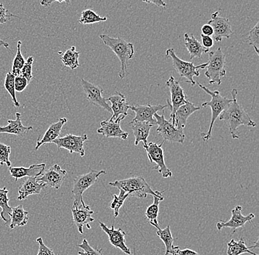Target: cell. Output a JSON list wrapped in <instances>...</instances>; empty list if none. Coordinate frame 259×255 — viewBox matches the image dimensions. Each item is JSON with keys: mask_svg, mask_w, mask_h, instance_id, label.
Wrapping results in <instances>:
<instances>
[{"mask_svg": "<svg viewBox=\"0 0 259 255\" xmlns=\"http://www.w3.org/2000/svg\"><path fill=\"white\" fill-rule=\"evenodd\" d=\"M237 93L236 88L232 90V103L219 116L220 120L225 121L228 124L230 134L233 139H239V132H238V129L240 126L244 125L251 127H255L256 126V123L250 119V116L244 111L242 106L238 103L236 99Z\"/></svg>", "mask_w": 259, "mask_h": 255, "instance_id": "1", "label": "cell"}, {"mask_svg": "<svg viewBox=\"0 0 259 255\" xmlns=\"http://www.w3.org/2000/svg\"><path fill=\"white\" fill-rule=\"evenodd\" d=\"M110 186L115 187L128 193L130 196L139 198H145L147 195L161 196L165 190L159 192L152 189L143 177H133L124 180H116L108 183Z\"/></svg>", "mask_w": 259, "mask_h": 255, "instance_id": "2", "label": "cell"}, {"mask_svg": "<svg viewBox=\"0 0 259 255\" xmlns=\"http://www.w3.org/2000/svg\"><path fill=\"white\" fill-rule=\"evenodd\" d=\"M100 38L105 45L112 50L120 61L121 69L119 72V77L122 80L125 77L127 72V63L134 58L135 53L134 44L122 39L121 37L113 38L109 35H100Z\"/></svg>", "mask_w": 259, "mask_h": 255, "instance_id": "3", "label": "cell"}, {"mask_svg": "<svg viewBox=\"0 0 259 255\" xmlns=\"http://www.w3.org/2000/svg\"><path fill=\"white\" fill-rule=\"evenodd\" d=\"M196 83L205 93H208L211 96V99L209 101H205V103H202V108L210 107L211 108V120H210L208 132H202L200 134L202 139L207 143L211 138L212 130H213L214 122H216L217 119H218L219 116L223 113V111H224L228 107V106L232 103L233 99H228V98L222 96L221 93L219 91H210L209 88L204 86L200 82H196Z\"/></svg>", "mask_w": 259, "mask_h": 255, "instance_id": "4", "label": "cell"}, {"mask_svg": "<svg viewBox=\"0 0 259 255\" xmlns=\"http://www.w3.org/2000/svg\"><path fill=\"white\" fill-rule=\"evenodd\" d=\"M165 57L170 58L172 61V66L176 69L177 73L181 77L186 79V82H190L192 86L196 85V82L194 80V77L200 76L199 69H204L207 67L208 64L205 63L201 65L195 66L192 62L183 61L182 59L178 57L176 51L173 48H169L165 53Z\"/></svg>", "mask_w": 259, "mask_h": 255, "instance_id": "5", "label": "cell"}, {"mask_svg": "<svg viewBox=\"0 0 259 255\" xmlns=\"http://www.w3.org/2000/svg\"><path fill=\"white\" fill-rule=\"evenodd\" d=\"M208 62H207V70L205 77L209 80V84L217 83L221 85L222 77L226 75V56L221 48L208 53Z\"/></svg>", "mask_w": 259, "mask_h": 255, "instance_id": "6", "label": "cell"}, {"mask_svg": "<svg viewBox=\"0 0 259 255\" xmlns=\"http://www.w3.org/2000/svg\"><path fill=\"white\" fill-rule=\"evenodd\" d=\"M154 118L156 120L157 133L159 134L163 138V141H169L170 143H184L186 139V135L184 130L178 129L173 125L169 121L165 119L164 112L161 116L158 114H154Z\"/></svg>", "mask_w": 259, "mask_h": 255, "instance_id": "7", "label": "cell"}, {"mask_svg": "<svg viewBox=\"0 0 259 255\" xmlns=\"http://www.w3.org/2000/svg\"><path fill=\"white\" fill-rule=\"evenodd\" d=\"M106 174L105 170H91L89 173L77 176L73 184L72 193L74 194V202L76 204H85L82 194L85 190L95 185L102 174Z\"/></svg>", "mask_w": 259, "mask_h": 255, "instance_id": "8", "label": "cell"}, {"mask_svg": "<svg viewBox=\"0 0 259 255\" xmlns=\"http://www.w3.org/2000/svg\"><path fill=\"white\" fill-rule=\"evenodd\" d=\"M163 143L164 141L158 145L156 143L150 142L143 146V147L147 152L149 161L156 164V166L153 167L154 170L158 171V173L161 174L163 178H169L172 176V172L165 164L163 149L162 148Z\"/></svg>", "mask_w": 259, "mask_h": 255, "instance_id": "9", "label": "cell"}, {"mask_svg": "<svg viewBox=\"0 0 259 255\" xmlns=\"http://www.w3.org/2000/svg\"><path fill=\"white\" fill-rule=\"evenodd\" d=\"M166 85L169 88L170 95H171V101L169 99L166 100L168 108H169L170 112H171L170 113L169 122L175 125V114L178 108L187 103L188 99L179 82L176 81L173 76H171L169 80L166 81Z\"/></svg>", "mask_w": 259, "mask_h": 255, "instance_id": "10", "label": "cell"}, {"mask_svg": "<svg viewBox=\"0 0 259 255\" xmlns=\"http://www.w3.org/2000/svg\"><path fill=\"white\" fill-rule=\"evenodd\" d=\"M88 140L87 134L82 135H74L68 134L62 138H57L53 142L59 148H66L70 154L77 153L81 157L85 156L84 143Z\"/></svg>", "mask_w": 259, "mask_h": 255, "instance_id": "11", "label": "cell"}, {"mask_svg": "<svg viewBox=\"0 0 259 255\" xmlns=\"http://www.w3.org/2000/svg\"><path fill=\"white\" fill-rule=\"evenodd\" d=\"M80 82L82 89L87 96V99L95 106L103 108L110 114H113L111 106L107 103L106 99L103 96V93L104 92L103 88L84 79H81Z\"/></svg>", "mask_w": 259, "mask_h": 255, "instance_id": "12", "label": "cell"}, {"mask_svg": "<svg viewBox=\"0 0 259 255\" xmlns=\"http://www.w3.org/2000/svg\"><path fill=\"white\" fill-rule=\"evenodd\" d=\"M220 12L216 11L210 16V20L208 25L211 26L213 30V38L215 41L221 42L223 38H230L233 35L231 22L228 18L220 17Z\"/></svg>", "mask_w": 259, "mask_h": 255, "instance_id": "13", "label": "cell"}, {"mask_svg": "<svg viewBox=\"0 0 259 255\" xmlns=\"http://www.w3.org/2000/svg\"><path fill=\"white\" fill-rule=\"evenodd\" d=\"M72 214L73 222L80 234H83L84 226L87 225V228L91 229L90 223L93 222L95 219L92 217L94 211L90 207L85 204L73 203Z\"/></svg>", "mask_w": 259, "mask_h": 255, "instance_id": "14", "label": "cell"}, {"mask_svg": "<svg viewBox=\"0 0 259 255\" xmlns=\"http://www.w3.org/2000/svg\"><path fill=\"white\" fill-rule=\"evenodd\" d=\"M167 108V105L165 106H162V105L151 106L150 104L147 106L135 105V106H130L129 109L136 114L135 117L134 118L132 122H147L155 126L156 125V120L154 118V114H157L158 111H163Z\"/></svg>", "mask_w": 259, "mask_h": 255, "instance_id": "15", "label": "cell"}, {"mask_svg": "<svg viewBox=\"0 0 259 255\" xmlns=\"http://www.w3.org/2000/svg\"><path fill=\"white\" fill-rule=\"evenodd\" d=\"M242 207L236 206L231 211V218L228 222L220 221L217 224V228L219 231H221L223 228H230L234 230V232L239 228H242L247 223L251 222V221L255 218V215L250 214L247 216H243L242 214Z\"/></svg>", "mask_w": 259, "mask_h": 255, "instance_id": "16", "label": "cell"}, {"mask_svg": "<svg viewBox=\"0 0 259 255\" xmlns=\"http://www.w3.org/2000/svg\"><path fill=\"white\" fill-rule=\"evenodd\" d=\"M125 116H120L115 120L108 119L103 121L100 123L101 127L97 129V133L104 135L106 138H118L121 140H126L128 138V132H124L121 130L120 122Z\"/></svg>", "mask_w": 259, "mask_h": 255, "instance_id": "17", "label": "cell"}, {"mask_svg": "<svg viewBox=\"0 0 259 255\" xmlns=\"http://www.w3.org/2000/svg\"><path fill=\"white\" fill-rule=\"evenodd\" d=\"M66 174V170H63L58 165L55 164L44 172L41 177H38L37 181L45 184L46 186L58 190L64 183Z\"/></svg>", "mask_w": 259, "mask_h": 255, "instance_id": "18", "label": "cell"}, {"mask_svg": "<svg viewBox=\"0 0 259 255\" xmlns=\"http://www.w3.org/2000/svg\"><path fill=\"white\" fill-rule=\"evenodd\" d=\"M100 227L108 235L110 243L116 248L121 249L124 254H131V249L125 244V235L124 231L121 228L115 229L114 225H112L111 228H108L104 223L100 222Z\"/></svg>", "mask_w": 259, "mask_h": 255, "instance_id": "19", "label": "cell"}, {"mask_svg": "<svg viewBox=\"0 0 259 255\" xmlns=\"http://www.w3.org/2000/svg\"><path fill=\"white\" fill-rule=\"evenodd\" d=\"M46 164H34L31 165L30 167H10L9 171L11 177L15 179V181H17L19 179L23 178V177H36L41 176L45 171Z\"/></svg>", "mask_w": 259, "mask_h": 255, "instance_id": "20", "label": "cell"}, {"mask_svg": "<svg viewBox=\"0 0 259 255\" xmlns=\"http://www.w3.org/2000/svg\"><path fill=\"white\" fill-rule=\"evenodd\" d=\"M107 101L111 103V108L112 110L113 115L111 119L115 120L120 116H127L128 115L130 105L126 100L125 96L120 92L116 91V93L110 96Z\"/></svg>", "mask_w": 259, "mask_h": 255, "instance_id": "21", "label": "cell"}, {"mask_svg": "<svg viewBox=\"0 0 259 255\" xmlns=\"http://www.w3.org/2000/svg\"><path fill=\"white\" fill-rule=\"evenodd\" d=\"M200 109H201V108L194 106L193 103L188 100L187 103L178 108L176 114H175V126L178 129L184 130L186 124H187V120L189 116L193 114L194 112L200 111Z\"/></svg>", "mask_w": 259, "mask_h": 255, "instance_id": "22", "label": "cell"}, {"mask_svg": "<svg viewBox=\"0 0 259 255\" xmlns=\"http://www.w3.org/2000/svg\"><path fill=\"white\" fill-rule=\"evenodd\" d=\"M66 122H67V119L61 118L56 123L52 124L45 132L43 138L41 139H40L39 138H38L36 146L35 148V151H37L42 145L45 144V143H53L55 140L58 138L59 135H61V130Z\"/></svg>", "mask_w": 259, "mask_h": 255, "instance_id": "23", "label": "cell"}, {"mask_svg": "<svg viewBox=\"0 0 259 255\" xmlns=\"http://www.w3.org/2000/svg\"><path fill=\"white\" fill-rule=\"evenodd\" d=\"M32 130H33L32 127H24L22 122V115L20 113H16L15 120H8L7 126L0 127V133L11 134L23 137Z\"/></svg>", "mask_w": 259, "mask_h": 255, "instance_id": "24", "label": "cell"}, {"mask_svg": "<svg viewBox=\"0 0 259 255\" xmlns=\"http://www.w3.org/2000/svg\"><path fill=\"white\" fill-rule=\"evenodd\" d=\"M45 187V184L37 181L36 177H29L19 187L18 200H24L31 195L39 194Z\"/></svg>", "mask_w": 259, "mask_h": 255, "instance_id": "25", "label": "cell"}, {"mask_svg": "<svg viewBox=\"0 0 259 255\" xmlns=\"http://www.w3.org/2000/svg\"><path fill=\"white\" fill-rule=\"evenodd\" d=\"M185 46L188 50L190 60L194 58H202V55L209 53V49H205L202 43L194 37L193 34H184Z\"/></svg>", "mask_w": 259, "mask_h": 255, "instance_id": "26", "label": "cell"}, {"mask_svg": "<svg viewBox=\"0 0 259 255\" xmlns=\"http://www.w3.org/2000/svg\"><path fill=\"white\" fill-rule=\"evenodd\" d=\"M130 126L135 137L134 145L138 146L141 141L143 142V146L147 145V138L150 135V130L153 127V124L147 122H131Z\"/></svg>", "mask_w": 259, "mask_h": 255, "instance_id": "27", "label": "cell"}, {"mask_svg": "<svg viewBox=\"0 0 259 255\" xmlns=\"http://www.w3.org/2000/svg\"><path fill=\"white\" fill-rule=\"evenodd\" d=\"M28 212L24 209V207L20 206L12 208V214L10 222V229L16 228L17 227H23L28 222Z\"/></svg>", "mask_w": 259, "mask_h": 255, "instance_id": "28", "label": "cell"}, {"mask_svg": "<svg viewBox=\"0 0 259 255\" xmlns=\"http://www.w3.org/2000/svg\"><path fill=\"white\" fill-rule=\"evenodd\" d=\"M154 201L151 206L147 208L145 212V216L150 224L155 228H158L159 224L158 222V213H159V205L163 200V196H153Z\"/></svg>", "mask_w": 259, "mask_h": 255, "instance_id": "29", "label": "cell"}, {"mask_svg": "<svg viewBox=\"0 0 259 255\" xmlns=\"http://www.w3.org/2000/svg\"><path fill=\"white\" fill-rule=\"evenodd\" d=\"M248 253L251 255H258L255 253L250 251L249 247L246 246L245 239L242 238L239 240H236L232 239L231 241L228 243V250H227V254L228 255H240Z\"/></svg>", "mask_w": 259, "mask_h": 255, "instance_id": "30", "label": "cell"}, {"mask_svg": "<svg viewBox=\"0 0 259 255\" xmlns=\"http://www.w3.org/2000/svg\"><path fill=\"white\" fill-rule=\"evenodd\" d=\"M8 193L9 191L6 187L0 188V208H2L0 216L6 224L11 222V216L12 214V208L8 205V201H9Z\"/></svg>", "mask_w": 259, "mask_h": 255, "instance_id": "31", "label": "cell"}, {"mask_svg": "<svg viewBox=\"0 0 259 255\" xmlns=\"http://www.w3.org/2000/svg\"><path fill=\"white\" fill-rule=\"evenodd\" d=\"M79 57H80V53L76 50L75 46H72L70 49L65 52L61 60L66 67L74 70L80 66Z\"/></svg>", "mask_w": 259, "mask_h": 255, "instance_id": "32", "label": "cell"}, {"mask_svg": "<svg viewBox=\"0 0 259 255\" xmlns=\"http://www.w3.org/2000/svg\"><path fill=\"white\" fill-rule=\"evenodd\" d=\"M156 235L159 237L163 243H164L166 250H165V255L171 254L173 248V243H174V238L171 235V230H170L169 225L166 226V228L161 230L160 227L157 228Z\"/></svg>", "mask_w": 259, "mask_h": 255, "instance_id": "33", "label": "cell"}, {"mask_svg": "<svg viewBox=\"0 0 259 255\" xmlns=\"http://www.w3.org/2000/svg\"><path fill=\"white\" fill-rule=\"evenodd\" d=\"M107 17H102L92 10L87 9L82 11L79 22L82 25H91L97 22H105Z\"/></svg>", "mask_w": 259, "mask_h": 255, "instance_id": "34", "label": "cell"}, {"mask_svg": "<svg viewBox=\"0 0 259 255\" xmlns=\"http://www.w3.org/2000/svg\"><path fill=\"white\" fill-rule=\"evenodd\" d=\"M22 41H19L17 43V53H16L15 58H14V62H13L12 72L11 73L14 74L15 77L19 76L21 74V71L25 64L26 60L22 56L21 47H22Z\"/></svg>", "mask_w": 259, "mask_h": 255, "instance_id": "35", "label": "cell"}, {"mask_svg": "<svg viewBox=\"0 0 259 255\" xmlns=\"http://www.w3.org/2000/svg\"><path fill=\"white\" fill-rule=\"evenodd\" d=\"M14 80H15V76L11 73V72H8V74H6V80H5V88H6V91L9 93L10 96L12 98L14 106L16 108H19L20 106V104H19V101L16 99Z\"/></svg>", "mask_w": 259, "mask_h": 255, "instance_id": "36", "label": "cell"}, {"mask_svg": "<svg viewBox=\"0 0 259 255\" xmlns=\"http://www.w3.org/2000/svg\"><path fill=\"white\" fill-rule=\"evenodd\" d=\"M130 195L128 193H125L122 190H119V194H113V201H111V205H110V208L113 211V214H114V217H118L119 214V210L121 207L123 206L124 201L128 198Z\"/></svg>", "mask_w": 259, "mask_h": 255, "instance_id": "37", "label": "cell"}, {"mask_svg": "<svg viewBox=\"0 0 259 255\" xmlns=\"http://www.w3.org/2000/svg\"><path fill=\"white\" fill-rule=\"evenodd\" d=\"M247 43L253 46L255 53L259 56V22L252 27L247 38Z\"/></svg>", "mask_w": 259, "mask_h": 255, "instance_id": "38", "label": "cell"}, {"mask_svg": "<svg viewBox=\"0 0 259 255\" xmlns=\"http://www.w3.org/2000/svg\"><path fill=\"white\" fill-rule=\"evenodd\" d=\"M77 247L83 250V252L79 251L77 255H105L102 248H94L89 244L87 239H83L80 244H77Z\"/></svg>", "mask_w": 259, "mask_h": 255, "instance_id": "39", "label": "cell"}, {"mask_svg": "<svg viewBox=\"0 0 259 255\" xmlns=\"http://www.w3.org/2000/svg\"><path fill=\"white\" fill-rule=\"evenodd\" d=\"M10 155H11V146L0 143V166L6 165L8 168L11 167Z\"/></svg>", "mask_w": 259, "mask_h": 255, "instance_id": "40", "label": "cell"}, {"mask_svg": "<svg viewBox=\"0 0 259 255\" xmlns=\"http://www.w3.org/2000/svg\"><path fill=\"white\" fill-rule=\"evenodd\" d=\"M34 58L33 57H29L25 61V64L21 71V74L22 77H24L26 80L29 82L32 81L33 79V75H32V65H33Z\"/></svg>", "mask_w": 259, "mask_h": 255, "instance_id": "41", "label": "cell"}, {"mask_svg": "<svg viewBox=\"0 0 259 255\" xmlns=\"http://www.w3.org/2000/svg\"><path fill=\"white\" fill-rule=\"evenodd\" d=\"M11 17L19 18L5 9L4 6L0 3V24L7 23L11 20Z\"/></svg>", "mask_w": 259, "mask_h": 255, "instance_id": "42", "label": "cell"}, {"mask_svg": "<svg viewBox=\"0 0 259 255\" xmlns=\"http://www.w3.org/2000/svg\"><path fill=\"white\" fill-rule=\"evenodd\" d=\"M29 82L22 77V75L16 76L15 80H14V84H15V91L17 92H22L27 88V85H29Z\"/></svg>", "mask_w": 259, "mask_h": 255, "instance_id": "43", "label": "cell"}, {"mask_svg": "<svg viewBox=\"0 0 259 255\" xmlns=\"http://www.w3.org/2000/svg\"><path fill=\"white\" fill-rule=\"evenodd\" d=\"M36 242L38 243V252L37 255H56L55 254L54 251L49 248L44 243L43 239L42 238H38L36 239Z\"/></svg>", "mask_w": 259, "mask_h": 255, "instance_id": "44", "label": "cell"}, {"mask_svg": "<svg viewBox=\"0 0 259 255\" xmlns=\"http://www.w3.org/2000/svg\"><path fill=\"white\" fill-rule=\"evenodd\" d=\"M171 255H199L198 253L189 248L181 250L179 246H173L172 251L171 253Z\"/></svg>", "mask_w": 259, "mask_h": 255, "instance_id": "45", "label": "cell"}, {"mask_svg": "<svg viewBox=\"0 0 259 255\" xmlns=\"http://www.w3.org/2000/svg\"><path fill=\"white\" fill-rule=\"evenodd\" d=\"M201 38L202 46L205 49H210L213 46V39L212 37L205 36L201 34Z\"/></svg>", "mask_w": 259, "mask_h": 255, "instance_id": "46", "label": "cell"}, {"mask_svg": "<svg viewBox=\"0 0 259 255\" xmlns=\"http://www.w3.org/2000/svg\"><path fill=\"white\" fill-rule=\"evenodd\" d=\"M202 35H205V36H210L213 35V30L211 26L205 24L202 26L201 28Z\"/></svg>", "mask_w": 259, "mask_h": 255, "instance_id": "47", "label": "cell"}, {"mask_svg": "<svg viewBox=\"0 0 259 255\" xmlns=\"http://www.w3.org/2000/svg\"><path fill=\"white\" fill-rule=\"evenodd\" d=\"M144 3H150V4H154L158 7H162L163 9H166V4L162 0H157V1H143Z\"/></svg>", "mask_w": 259, "mask_h": 255, "instance_id": "48", "label": "cell"}, {"mask_svg": "<svg viewBox=\"0 0 259 255\" xmlns=\"http://www.w3.org/2000/svg\"><path fill=\"white\" fill-rule=\"evenodd\" d=\"M54 3H56V1H48V0H45V1L40 2V5L45 6V7H49V6H50V5H52Z\"/></svg>", "mask_w": 259, "mask_h": 255, "instance_id": "49", "label": "cell"}, {"mask_svg": "<svg viewBox=\"0 0 259 255\" xmlns=\"http://www.w3.org/2000/svg\"><path fill=\"white\" fill-rule=\"evenodd\" d=\"M0 46H4L5 48L8 49H9V43L0 38Z\"/></svg>", "mask_w": 259, "mask_h": 255, "instance_id": "50", "label": "cell"}]
</instances>
